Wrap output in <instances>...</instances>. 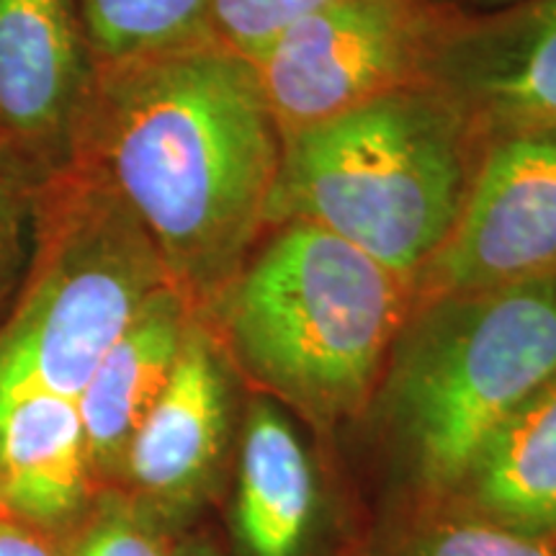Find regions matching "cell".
<instances>
[{
  "mask_svg": "<svg viewBox=\"0 0 556 556\" xmlns=\"http://www.w3.org/2000/svg\"><path fill=\"white\" fill-rule=\"evenodd\" d=\"M73 157L114 186L204 312L270 225L281 131L253 65L212 37L93 65Z\"/></svg>",
  "mask_w": 556,
  "mask_h": 556,
  "instance_id": "1",
  "label": "cell"
},
{
  "mask_svg": "<svg viewBox=\"0 0 556 556\" xmlns=\"http://www.w3.org/2000/svg\"><path fill=\"white\" fill-rule=\"evenodd\" d=\"M413 283L309 222H287L197 315L235 371L319 428L364 415Z\"/></svg>",
  "mask_w": 556,
  "mask_h": 556,
  "instance_id": "2",
  "label": "cell"
},
{
  "mask_svg": "<svg viewBox=\"0 0 556 556\" xmlns=\"http://www.w3.org/2000/svg\"><path fill=\"white\" fill-rule=\"evenodd\" d=\"M556 374V276L417 302L366 413L400 497L451 495L492 435Z\"/></svg>",
  "mask_w": 556,
  "mask_h": 556,
  "instance_id": "3",
  "label": "cell"
},
{
  "mask_svg": "<svg viewBox=\"0 0 556 556\" xmlns=\"http://www.w3.org/2000/svg\"><path fill=\"white\" fill-rule=\"evenodd\" d=\"M469 189L467 122L441 90L402 86L281 137L268 222H309L413 283Z\"/></svg>",
  "mask_w": 556,
  "mask_h": 556,
  "instance_id": "4",
  "label": "cell"
},
{
  "mask_svg": "<svg viewBox=\"0 0 556 556\" xmlns=\"http://www.w3.org/2000/svg\"><path fill=\"white\" fill-rule=\"evenodd\" d=\"M170 276L114 186L73 157L41 180L26 274L0 319V389L78 400Z\"/></svg>",
  "mask_w": 556,
  "mask_h": 556,
  "instance_id": "5",
  "label": "cell"
},
{
  "mask_svg": "<svg viewBox=\"0 0 556 556\" xmlns=\"http://www.w3.org/2000/svg\"><path fill=\"white\" fill-rule=\"evenodd\" d=\"M430 0H330L250 60L281 137L407 86L422 70Z\"/></svg>",
  "mask_w": 556,
  "mask_h": 556,
  "instance_id": "6",
  "label": "cell"
},
{
  "mask_svg": "<svg viewBox=\"0 0 556 556\" xmlns=\"http://www.w3.org/2000/svg\"><path fill=\"white\" fill-rule=\"evenodd\" d=\"M232 364L199 315L191 317L176 366L139 422L116 490L180 539L225 492L235 464Z\"/></svg>",
  "mask_w": 556,
  "mask_h": 556,
  "instance_id": "7",
  "label": "cell"
},
{
  "mask_svg": "<svg viewBox=\"0 0 556 556\" xmlns=\"http://www.w3.org/2000/svg\"><path fill=\"white\" fill-rule=\"evenodd\" d=\"M556 276V135L492 142L458 217L413 278L417 302Z\"/></svg>",
  "mask_w": 556,
  "mask_h": 556,
  "instance_id": "8",
  "label": "cell"
},
{
  "mask_svg": "<svg viewBox=\"0 0 556 556\" xmlns=\"http://www.w3.org/2000/svg\"><path fill=\"white\" fill-rule=\"evenodd\" d=\"M422 73H438L441 93L464 122L495 139L556 135V0H520L469 16L430 3Z\"/></svg>",
  "mask_w": 556,
  "mask_h": 556,
  "instance_id": "9",
  "label": "cell"
},
{
  "mask_svg": "<svg viewBox=\"0 0 556 556\" xmlns=\"http://www.w3.org/2000/svg\"><path fill=\"white\" fill-rule=\"evenodd\" d=\"M90 83L78 0H0V142L60 170L73 160Z\"/></svg>",
  "mask_w": 556,
  "mask_h": 556,
  "instance_id": "10",
  "label": "cell"
},
{
  "mask_svg": "<svg viewBox=\"0 0 556 556\" xmlns=\"http://www.w3.org/2000/svg\"><path fill=\"white\" fill-rule=\"evenodd\" d=\"M232 471L229 533L238 556H315L325 516L315 462L266 394L242 415Z\"/></svg>",
  "mask_w": 556,
  "mask_h": 556,
  "instance_id": "11",
  "label": "cell"
},
{
  "mask_svg": "<svg viewBox=\"0 0 556 556\" xmlns=\"http://www.w3.org/2000/svg\"><path fill=\"white\" fill-rule=\"evenodd\" d=\"M96 495L78 402L0 389V510L67 539Z\"/></svg>",
  "mask_w": 556,
  "mask_h": 556,
  "instance_id": "12",
  "label": "cell"
},
{
  "mask_svg": "<svg viewBox=\"0 0 556 556\" xmlns=\"http://www.w3.org/2000/svg\"><path fill=\"white\" fill-rule=\"evenodd\" d=\"M193 315L197 309L173 283L160 289L109 348L75 400L99 490L119 482L129 441L168 384Z\"/></svg>",
  "mask_w": 556,
  "mask_h": 556,
  "instance_id": "13",
  "label": "cell"
},
{
  "mask_svg": "<svg viewBox=\"0 0 556 556\" xmlns=\"http://www.w3.org/2000/svg\"><path fill=\"white\" fill-rule=\"evenodd\" d=\"M443 500L513 531L556 539V374L486 441Z\"/></svg>",
  "mask_w": 556,
  "mask_h": 556,
  "instance_id": "14",
  "label": "cell"
},
{
  "mask_svg": "<svg viewBox=\"0 0 556 556\" xmlns=\"http://www.w3.org/2000/svg\"><path fill=\"white\" fill-rule=\"evenodd\" d=\"M358 556H556V539L513 531L443 497H397Z\"/></svg>",
  "mask_w": 556,
  "mask_h": 556,
  "instance_id": "15",
  "label": "cell"
},
{
  "mask_svg": "<svg viewBox=\"0 0 556 556\" xmlns=\"http://www.w3.org/2000/svg\"><path fill=\"white\" fill-rule=\"evenodd\" d=\"M93 65L212 39L208 0H78Z\"/></svg>",
  "mask_w": 556,
  "mask_h": 556,
  "instance_id": "16",
  "label": "cell"
},
{
  "mask_svg": "<svg viewBox=\"0 0 556 556\" xmlns=\"http://www.w3.org/2000/svg\"><path fill=\"white\" fill-rule=\"evenodd\" d=\"M178 539L116 486L99 490L65 539L67 556H176Z\"/></svg>",
  "mask_w": 556,
  "mask_h": 556,
  "instance_id": "17",
  "label": "cell"
},
{
  "mask_svg": "<svg viewBox=\"0 0 556 556\" xmlns=\"http://www.w3.org/2000/svg\"><path fill=\"white\" fill-rule=\"evenodd\" d=\"M45 173L16 148L0 142V304L16 294L26 274Z\"/></svg>",
  "mask_w": 556,
  "mask_h": 556,
  "instance_id": "18",
  "label": "cell"
},
{
  "mask_svg": "<svg viewBox=\"0 0 556 556\" xmlns=\"http://www.w3.org/2000/svg\"><path fill=\"white\" fill-rule=\"evenodd\" d=\"M325 3L330 0H208V26L222 45L250 62Z\"/></svg>",
  "mask_w": 556,
  "mask_h": 556,
  "instance_id": "19",
  "label": "cell"
},
{
  "mask_svg": "<svg viewBox=\"0 0 556 556\" xmlns=\"http://www.w3.org/2000/svg\"><path fill=\"white\" fill-rule=\"evenodd\" d=\"M0 556H67L65 539L21 523L0 510Z\"/></svg>",
  "mask_w": 556,
  "mask_h": 556,
  "instance_id": "20",
  "label": "cell"
},
{
  "mask_svg": "<svg viewBox=\"0 0 556 556\" xmlns=\"http://www.w3.org/2000/svg\"><path fill=\"white\" fill-rule=\"evenodd\" d=\"M176 556H225V552H222L219 541L199 526L178 539Z\"/></svg>",
  "mask_w": 556,
  "mask_h": 556,
  "instance_id": "21",
  "label": "cell"
},
{
  "mask_svg": "<svg viewBox=\"0 0 556 556\" xmlns=\"http://www.w3.org/2000/svg\"><path fill=\"white\" fill-rule=\"evenodd\" d=\"M438 3V0H435ZM443 3H454V5H458V3H467V5H475V9H507V5H513V3H520V0H443Z\"/></svg>",
  "mask_w": 556,
  "mask_h": 556,
  "instance_id": "22",
  "label": "cell"
}]
</instances>
